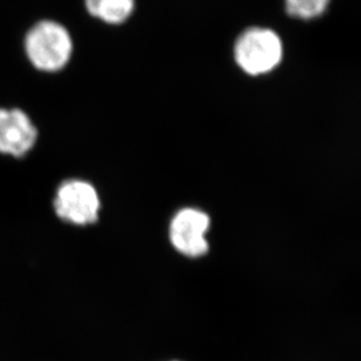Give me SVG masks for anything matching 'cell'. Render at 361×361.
Listing matches in <instances>:
<instances>
[{
    "label": "cell",
    "mask_w": 361,
    "mask_h": 361,
    "mask_svg": "<svg viewBox=\"0 0 361 361\" xmlns=\"http://www.w3.org/2000/svg\"><path fill=\"white\" fill-rule=\"evenodd\" d=\"M282 58V40L269 28H248L234 44L236 65L248 75H264L273 72Z\"/></svg>",
    "instance_id": "cell-3"
},
{
    "label": "cell",
    "mask_w": 361,
    "mask_h": 361,
    "mask_svg": "<svg viewBox=\"0 0 361 361\" xmlns=\"http://www.w3.org/2000/svg\"><path fill=\"white\" fill-rule=\"evenodd\" d=\"M167 361H184V360H180V359H171V360H167Z\"/></svg>",
    "instance_id": "cell-8"
},
{
    "label": "cell",
    "mask_w": 361,
    "mask_h": 361,
    "mask_svg": "<svg viewBox=\"0 0 361 361\" xmlns=\"http://www.w3.org/2000/svg\"><path fill=\"white\" fill-rule=\"evenodd\" d=\"M92 17L106 24L118 25L129 19L135 10V0H85Z\"/></svg>",
    "instance_id": "cell-6"
},
{
    "label": "cell",
    "mask_w": 361,
    "mask_h": 361,
    "mask_svg": "<svg viewBox=\"0 0 361 361\" xmlns=\"http://www.w3.org/2000/svg\"><path fill=\"white\" fill-rule=\"evenodd\" d=\"M38 131L19 109H0V152L23 157L35 147Z\"/></svg>",
    "instance_id": "cell-5"
},
{
    "label": "cell",
    "mask_w": 361,
    "mask_h": 361,
    "mask_svg": "<svg viewBox=\"0 0 361 361\" xmlns=\"http://www.w3.org/2000/svg\"><path fill=\"white\" fill-rule=\"evenodd\" d=\"M25 48L35 67L44 72H58L72 56L73 41L62 25L44 20L28 32Z\"/></svg>",
    "instance_id": "cell-2"
},
{
    "label": "cell",
    "mask_w": 361,
    "mask_h": 361,
    "mask_svg": "<svg viewBox=\"0 0 361 361\" xmlns=\"http://www.w3.org/2000/svg\"><path fill=\"white\" fill-rule=\"evenodd\" d=\"M329 3L330 0H284L286 13L303 20L321 17Z\"/></svg>",
    "instance_id": "cell-7"
},
{
    "label": "cell",
    "mask_w": 361,
    "mask_h": 361,
    "mask_svg": "<svg viewBox=\"0 0 361 361\" xmlns=\"http://www.w3.org/2000/svg\"><path fill=\"white\" fill-rule=\"evenodd\" d=\"M212 218L201 208L186 206L178 209L169 221L167 240L178 255L188 259H204L211 252L208 234Z\"/></svg>",
    "instance_id": "cell-1"
},
{
    "label": "cell",
    "mask_w": 361,
    "mask_h": 361,
    "mask_svg": "<svg viewBox=\"0 0 361 361\" xmlns=\"http://www.w3.org/2000/svg\"><path fill=\"white\" fill-rule=\"evenodd\" d=\"M54 209L59 218L68 224L92 225L99 220L101 212L99 192L88 181H65L56 191Z\"/></svg>",
    "instance_id": "cell-4"
}]
</instances>
